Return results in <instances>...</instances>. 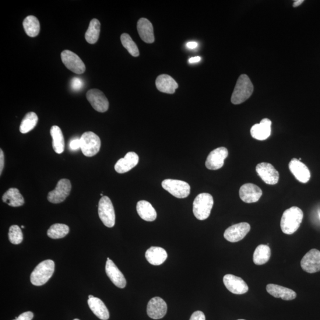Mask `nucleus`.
I'll return each mask as SVG.
<instances>
[{
    "instance_id": "nucleus-1",
    "label": "nucleus",
    "mask_w": 320,
    "mask_h": 320,
    "mask_svg": "<svg viewBox=\"0 0 320 320\" xmlns=\"http://www.w3.org/2000/svg\"><path fill=\"white\" fill-rule=\"evenodd\" d=\"M303 217V212L298 207H290L283 214L280 221L281 230L286 234L291 235L295 233L300 228Z\"/></svg>"
},
{
    "instance_id": "nucleus-2",
    "label": "nucleus",
    "mask_w": 320,
    "mask_h": 320,
    "mask_svg": "<svg viewBox=\"0 0 320 320\" xmlns=\"http://www.w3.org/2000/svg\"><path fill=\"white\" fill-rule=\"evenodd\" d=\"M254 87L251 79L246 75H242L237 80L231 96V102L234 104H240L252 96Z\"/></svg>"
},
{
    "instance_id": "nucleus-3",
    "label": "nucleus",
    "mask_w": 320,
    "mask_h": 320,
    "mask_svg": "<svg viewBox=\"0 0 320 320\" xmlns=\"http://www.w3.org/2000/svg\"><path fill=\"white\" fill-rule=\"evenodd\" d=\"M55 271V263L46 260L35 268L30 275V282L35 286H42L48 282Z\"/></svg>"
},
{
    "instance_id": "nucleus-4",
    "label": "nucleus",
    "mask_w": 320,
    "mask_h": 320,
    "mask_svg": "<svg viewBox=\"0 0 320 320\" xmlns=\"http://www.w3.org/2000/svg\"><path fill=\"white\" fill-rule=\"evenodd\" d=\"M214 205L212 195L207 193H200L196 196L193 204V212L199 220H205L210 216Z\"/></svg>"
},
{
    "instance_id": "nucleus-5",
    "label": "nucleus",
    "mask_w": 320,
    "mask_h": 320,
    "mask_svg": "<svg viewBox=\"0 0 320 320\" xmlns=\"http://www.w3.org/2000/svg\"><path fill=\"white\" fill-rule=\"evenodd\" d=\"M80 149L86 157H93L99 152L101 140L96 133L93 132H86L81 136Z\"/></svg>"
},
{
    "instance_id": "nucleus-6",
    "label": "nucleus",
    "mask_w": 320,
    "mask_h": 320,
    "mask_svg": "<svg viewBox=\"0 0 320 320\" xmlns=\"http://www.w3.org/2000/svg\"><path fill=\"white\" fill-rule=\"evenodd\" d=\"M98 216L105 227H114L115 224V212L113 204L108 196H103L98 202Z\"/></svg>"
},
{
    "instance_id": "nucleus-7",
    "label": "nucleus",
    "mask_w": 320,
    "mask_h": 320,
    "mask_svg": "<svg viewBox=\"0 0 320 320\" xmlns=\"http://www.w3.org/2000/svg\"><path fill=\"white\" fill-rule=\"evenodd\" d=\"M161 185L164 190L177 198H187L191 192V186L184 181L166 179Z\"/></svg>"
},
{
    "instance_id": "nucleus-8",
    "label": "nucleus",
    "mask_w": 320,
    "mask_h": 320,
    "mask_svg": "<svg viewBox=\"0 0 320 320\" xmlns=\"http://www.w3.org/2000/svg\"><path fill=\"white\" fill-rule=\"evenodd\" d=\"M71 191V182L68 179H62L58 182L54 191L48 193V200L52 203H60L67 198Z\"/></svg>"
},
{
    "instance_id": "nucleus-9",
    "label": "nucleus",
    "mask_w": 320,
    "mask_h": 320,
    "mask_svg": "<svg viewBox=\"0 0 320 320\" xmlns=\"http://www.w3.org/2000/svg\"><path fill=\"white\" fill-rule=\"evenodd\" d=\"M61 57L63 64L70 71L81 75L86 71V66L78 55L73 52L65 50L61 53Z\"/></svg>"
},
{
    "instance_id": "nucleus-10",
    "label": "nucleus",
    "mask_w": 320,
    "mask_h": 320,
    "mask_svg": "<svg viewBox=\"0 0 320 320\" xmlns=\"http://www.w3.org/2000/svg\"><path fill=\"white\" fill-rule=\"evenodd\" d=\"M228 156V151L226 148H218L211 152L206 158L205 166L207 169L217 170L222 168L224 161Z\"/></svg>"
},
{
    "instance_id": "nucleus-11",
    "label": "nucleus",
    "mask_w": 320,
    "mask_h": 320,
    "mask_svg": "<svg viewBox=\"0 0 320 320\" xmlns=\"http://www.w3.org/2000/svg\"><path fill=\"white\" fill-rule=\"evenodd\" d=\"M256 170L260 177L265 184L274 185L277 184L279 179V172L271 164L262 163L257 165Z\"/></svg>"
},
{
    "instance_id": "nucleus-12",
    "label": "nucleus",
    "mask_w": 320,
    "mask_h": 320,
    "mask_svg": "<svg viewBox=\"0 0 320 320\" xmlns=\"http://www.w3.org/2000/svg\"><path fill=\"white\" fill-rule=\"evenodd\" d=\"M251 227L247 223L234 224L225 231L224 237L228 241L236 242L241 241L251 231Z\"/></svg>"
},
{
    "instance_id": "nucleus-13",
    "label": "nucleus",
    "mask_w": 320,
    "mask_h": 320,
    "mask_svg": "<svg viewBox=\"0 0 320 320\" xmlns=\"http://www.w3.org/2000/svg\"><path fill=\"white\" fill-rule=\"evenodd\" d=\"M301 266L305 272L314 273L320 271V251L316 249H311L301 262Z\"/></svg>"
},
{
    "instance_id": "nucleus-14",
    "label": "nucleus",
    "mask_w": 320,
    "mask_h": 320,
    "mask_svg": "<svg viewBox=\"0 0 320 320\" xmlns=\"http://www.w3.org/2000/svg\"><path fill=\"white\" fill-rule=\"evenodd\" d=\"M87 99L95 110L104 113L108 110L110 103L102 91L97 89L90 90L86 94Z\"/></svg>"
},
{
    "instance_id": "nucleus-15",
    "label": "nucleus",
    "mask_w": 320,
    "mask_h": 320,
    "mask_svg": "<svg viewBox=\"0 0 320 320\" xmlns=\"http://www.w3.org/2000/svg\"><path fill=\"white\" fill-rule=\"evenodd\" d=\"M223 282L227 289L234 294H244L248 291L247 284L243 279L231 274L224 276Z\"/></svg>"
},
{
    "instance_id": "nucleus-16",
    "label": "nucleus",
    "mask_w": 320,
    "mask_h": 320,
    "mask_svg": "<svg viewBox=\"0 0 320 320\" xmlns=\"http://www.w3.org/2000/svg\"><path fill=\"white\" fill-rule=\"evenodd\" d=\"M167 305L162 298L154 297L149 302L147 305V314L151 318L161 319L166 315Z\"/></svg>"
},
{
    "instance_id": "nucleus-17",
    "label": "nucleus",
    "mask_w": 320,
    "mask_h": 320,
    "mask_svg": "<svg viewBox=\"0 0 320 320\" xmlns=\"http://www.w3.org/2000/svg\"><path fill=\"white\" fill-rule=\"evenodd\" d=\"M262 191L259 186L253 184H246L240 189V199L247 203H255L261 198Z\"/></svg>"
},
{
    "instance_id": "nucleus-18",
    "label": "nucleus",
    "mask_w": 320,
    "mask_h": 320,
    "mask_svg": "<svg viewBox=\"0 0 320 320\" xmlns=\"http://www.w3.org/2000/svg\"><path fill=\"white\" fill-rule=\"evenodd\" d=\"M289 168L295 178L302 184H306L310 179L311 173L308 168L297 158L292 159L289 163Z\"/></svg>"
},
{
    "instance_id": "nucleus-19",
    "label": "nucleus",
    "mask_w": 320,
    "mask_h": 320,
    "mask_svg": "<svg viewBox=\"0 0 320 320\" xmlns=\"http://www.w3.org/2000/svg\"><path fill=\"white\" fill-rule=\"evenodd\" d=\"M105 273L115 286L124 288L126 286L125 276L112 260H108L105 264Z\"/></svg>"
},
{
    "instance_id": "nucleus-20",
    "label": "nucleus",
    "mask_w": 320,
    "mask_h": 320,
    "mask_svg": "<svg viewBox=\"0 0 320 320\" xmlns=\"http://www.w3.org/2000/svg\"><path fill=\"white\" fill-rule=\"evenodd\" d=\"M272 122L268 118L262 119L260 124L253 125L251 133L253 138L259 140H266L271 134Z\"/></svg>"
},
{
    "instance_id": "nucleus-21",
    "label": "nucleus",
    "mask_w": 320,
    "mask_h": 320,
    "mask_svg": "<svg viewBox=\"0 0 320 320\" xmlns=\"http://www.w3.org/2000/svg\"><path fill=\"white\" fill-rule=\"evenodd\" d=\"M138 162V155L134 152H129L125 155L124 158L118 161L115 164V169L118 173H125L135 167Z\"/></svg>"
},
{
    "instance_id": "nucleus-22",
    "label": "nucleus",
    "mask_w": 320,
    "mask_h": 320,
    "mask_svg": "<svg viewBox=\"0 0 320 320\" xmlns=\"http://www.w3.org/2000/svg\"><path fill=\"white\" fill-rule=\"evenodd\" d=\"M266 291L273 297L282 299L283 300L291 301L297 297V293L295 291L278 285L268 284L266 286Z\"/></svg>"
},
{
    "instance_id": "nucleus-23",
    "label": "nucleus",
    "mask_w": 320,
    "mask_h": 320,
    "mask_svg": "<svg viewBox=\"0 0 320 320\" xmlns=\"http://www.w3.org/2000/svg\"><path fill=\"white\" fill-rule=\"evenodd\" d=\"M137 30L141 40L147 44H152L155 41L152 23L146 18H141L137 23Z\"/></svg>"
},
{
    "instance_id": "nucleus-24",
    "label": "nucleus",
    "mask_w": 320,
    "mask_h": 320,
    "mask_svg": "<svg viewBox=\"0 0 320 320\" xmlns=\"http://www.w3.org/2000/svg\"><path fill=\"white\" fill-rule=\"evenodd\" d=\"M156 85L161 92L167 94H174L179 86L174 79L167 75L158 76L156 81Z\"/></svg>"
},
{
    "instance_id": "nucleus-25",
    "label": "nucleus",
    "mask_w": 320,
    "mask_h": 320,
    "mask_svg": "<svg viewBox=\"0 0 320 320\" xmlns=\"http://www.w3.org/2000/svg\"><path fill=\"white\" fill-rule=\"evenodd\" d=\"M167 257L166 251L160 247H151L146 253L147 261L154 266L162 265L166 261Z\"/></svg>"
},
{
    "instance_id": "nucleus-26",
    "label": "nucleus",
    "mask_w": 320,
    "mask_h": 320,
    "mask_svg": "<svg viewBox=\"0 0 320 320\" xmlns=\"http://www.w3.org/2000/svg\"><path fill=\"white\" fill-rule=\"evenodd\" d=\"M136 210L141 219L152 222L157 219V212L151 204L146 200H140L136 205Z\"/></svg>"
},
{
    "instance_id": "nucleus-27",
    "label": "nucleus",
    "mask_w": 320,
    "mask_h": 320,
    "mask_svg": "<svg viewBox=\"0 0 320 320\" xmlns=\"http://www.w3.org/2000/svg\"><path fill=\"white\" fill-rule=\"evenodd\" d=\"M87 302L91 310L98 318L102 320H108L110 318V312L106 306L99 298L96 297L90 298Z\"/></svg>"
},
{
    "instance_id": "nucleus-28",
    "label": "nucleus",
    "mask_w": 320,
    "mask_h": 320,
    "mask_svg": "<svg viewBox=\"0 0 320 320\" xmlns=\"http://www.w3.org/2000/svg\"><path fill=\"white\" fill-rule=\"evenodd\" d=\"M3 202L10 206L19 207L24 203L23 196L17 188H10L3 196Z\"/></svg>"
},
{
    "instance_id": "nucleus-29",
    "label": "nucleus",
    "mask_w": 320,
    "mask_h": 320,
    "mask_svg": "<svg viewBox=\"0 0 320 320\" xmlns=\"http://www.w3.org/2000/svg\"><path fill=\"white\" fill-rule=\"evenodd\" d=\"M50 132L52 138L53 149L55 153L62 154L65 150V141L61 128L58 126H53Z\"/></svg>"
},
{
    "instance_id": "nucleus-30",
    "label": "nucleus",
    "mask_w": 320,
    "mask_h": 320,
    "mask_svg": "<svg viewBox=\"0 0 320 320\" xmlns=\"http://www.w3.org/2000/svg\"><path fill=\"white\" fill-rule=\"evenodd\" d=\"M271 256V251L268 245L258 246L253 254V262L256 265H263L268 262Z\"/></svg>"
},
{
    "instance_id": "nucleus-31",
    "label": "nucleus",
    "mask_w": 320,
    "mask_h": 320,
    "mask_svg": "<svg viewBox=\"0 0 320 320\" xmlns=\"http://www.w3.org/2000/svg\"><path fill=\"white\" fill-rule=\"evenodd\" d=\"M23 26L26 33L30 37H36L40 32V22L37 17L33 16L26 17L23 21Z\"/></svg>"
},
{
    "instance_id": "nucleus-32",
    "label": "nucleus",
    "mask_w": 320,
    "mask_h": 320,
    "mask_svg": "<svg viewBox=\"0 0 320 320\" xmlns=\"http://www.w3.org/2000/svg\"><path fill=\"white\" fill-rule=\"evenodd\" d=\"M101 24L97 19H94L91 20L89 27L85 34V38L88 43L90 44H96L99 38Z\"/></svg>"
},
{
    "instance_id": "nucleus-33",
    "label": "nucleus",
    "mask_w": 320,
    "mask_h": 320,
    "mask_svg": "<svg viewBox=\"0 0 320 320\" xmlns=\"http://www.w3.org/2000/svg\"><path fill=\"white\" fill-rule=\"evenodd\" d=\"M38 117L34 112H31L27 114L23 118L20 126V131L22 133H26L33 130L37 126Z\"/></svg>"
},
{
    "instance_id": "nucleus-34",
    "label": "nucleus",
    "mask_w": 320,
    "mask_h": 320,
    "mask_svg": "<svg viewBox=\"0 0 320 320\" xmlns=\"http://www.w3.org/2000/svg\"><path fill=\"white\" fill-rule=\"evenodd\" d=\"M69 228L65 224H55L49 228L47 235L52 239L64 238L69 233Z\"/></svg>"
},
{
    "instance_id": "nucleus-35",
    "label": "nucleus",
    "mask_w": 320,
    "mask_h": 320,
    "mask_svg": "<svg viewBox=\"0 0 320 320\" xmlns=\"http://www.w3.org/2000/svg\"><path fill=\"white\" fill-rule=\"evenodd\" d=\"M121 41L122 44L130 54L134 57H138L139 55L138 48L128 34H122L121 37Z\"/></svg>"
},
{
    "instance_id": "nucleus-36",
    "label": "nucleus",
    "mask_w": 320,
    "mask_h": 320,
    "mask_svg": "<svg viewBox=\"0 0 320 320\" xmlns=\"http://www.w3.org/2000/svg\"><path fill=\"white\" fill-rule=\"evenodd\" d=\"M9 238L13 244H19L23 241V233L22 230L18 226L14 225L10 227L9 232Z\"/></svg>"
},
{
    "instance_id": "nucleus-37",
    "label": "nucleus",
    "mask_w": 320,
    "mask_h": 320,
    "mask_svg": "<svg viewBox=\"0 0 320 320\" xmlns=\"http://www.w3.org/2000/svg\"><path fill=\"white\" fill-rule=\"evenodd\" d=\"M72 89L74 91H78L82 90L84 87V82L80 78H73L71 81Z\"/></svg>"
},
{
    "instance_id": "nucleus-38",
    "label": "nucleus",
    "mask_w": 320,
    "mask_h": 320,
    "mask_svg": "<svg viewBox=\"0 0 320 320\" xmlns=\"http://www.w3.org/2000/svg\"><path fill=\"white\" fill-rule=\"evenodd\" d=\"M81 143L80 139L75 138L70 141L69 144V149L72 151H77L80 149Z\"/></svg>"
},
{
    "instance_id": "nucleus-39",
    "label": "nucleus",
    "mask_w": 320,
    "mask_h": 320,
    "mask_svg": "<svg viewBox=\"0 0 320 320\" xmlns=\"http://www.w3.org/2000/svg\"><path fill=\"white\" fill-rule=\"evenodd\" d=\"M33 318V314L32 312L27 311L23 312L20 314L18 317H16L14 320H31Z\"/></svg>"
},
{
    "instance_id": "nucleus-40",
    "label": "nucleus",
    "mask_w": 320,
    "mask_h": 320,
    "mask_svg": "<svg viewBox=\"0 0 320 320\" xmlns=\"http://www.w3.org/2000/svg\"><path fill=\"white\" fill-rule=\"evenodd\" d=\"M189 320H206V318L203 312L197 311L193 313Z\"/></svg>"
},
{
    "instance_id": "nucleus-41",
    "label": "nucleus",
    "mask_w": 320,
    "mask_h": 320,
    "mask_svg": "<svg viewBox=\"0 0 320 320\" xmlns=\"http://www.w3.org/2000/svg\"><path fill=\"white\" fill-rule=\"evenodd\" d=\"M5 166V156L3 150H0V174L2 175Z\"/></svg>"
},
{
    "instance_id": "nucleus-42",
    "label": "nucleus",
    "mask_w": 320,
    "mask_h": 320,
    "mask_svg": "<svg viewBox=\"0 0 320 320\" xmlns=\"http://www.w3.org/2000/svg\"><path fill=\"white\" fill-rule=\"evenodd\" d=\"M198 43H197V42H188L187 45H186V46H187L188 48L190 49H196L197 47H198Z\"/></svg>"
},
{
    "instance_id": "nucleus-43",
    "label": "nucleus",
    "mask_w": 320,
    "mask_h": 320,
    "mask_svg": "<svg viewBox=\"0 0 320 320\" xmlns=\"http://www.w3.org/2000/svg\"><path fill=\"white\" fill-rule=\"evenodd\" d=\"M201 58L200 57H195L193 58H191L189 59V62L190 64H194V63L198 62L200 61Z\"/></svg>"
},
{
    "instance_id": "nucleus-44",
    "label": "nucleus",
    "mask_w": 320,
    "mask_h": 320,
    "mask_svg": "<svg viewBox=\"0 0 320 320\" xmlns=\"http://www.w3.org/2000/svg\"><path fill=\"white\" fill-rule=\"evenodd\" d=\"M304 0H296V1H295L294 3V8H297V7L302 5V3H304Z\"/></svg>"
},
{
    "instance_id": "nucleus-45",
    "label": "nucleus",
    "mask_w": 320,
    "mask_h": 320,
    "mask_svg": "<svg viewBox=\"0 0 320 320\" xmlns=\"http://www.w3.org/2000/svg\"><path fill=\"white\" fill-rule=\"evenodd\" d=\"M94 297L93 296V295H89V299H90V298H94Z\"/></svg>"
},
{
    "instance_id": "nucleus-46",
    "label": "nucleus",
    "mask_w": 320,
    "mask_h": 320,
    "mask_svg": "<svg viewBox=\"0 0 320 320\" xmlns=\"http://www.w3.org/2000/svg\"><path fill=\"white\" fill-rule=\"evenodd\" d=\"M100 196H102V197L104 196L102 194V193H101Z\"/></svg>"
},
{
    "instance_id": "nucleus-47",
    "label": "nucleus",
    "mask_w": 320,
    "mask_h": 320,
    "mask_svg": "<svg viewBox=\"0 0 320 320\" xmlns=\"http://www.w3.org/2000/svg\"><path fill=\"white\" fill-rule=\"evenodd\" d=\"M237 320H245V319H237Z\"/></svg>"
},
{
    "instance_id": "nucleus-48",
    "label": "nucleus",
    "mask_w": 320,
    "mask_h": 320,
    "mask_svg": "<svg viewBox=\"0 0 320 320\" xmlns=\"http://www.w3.org/2000/svg\"><path fill=\"white\" fill-rule=\"evenodd\" d=\"M74 320H80V319H77V318H76V319H74Z\"/></svg>"
},
{
    "instance_id": "nucleus-49",
    "label": "nucleus",
    "mask_w": 320,
    "mask_h": 320,
    "mask_svg": "<svg viewBox=\"0 0 320 320\" xmlns=\"http://www.w3.org/2000/svg\"><path fill=\"white\" fill-rule=\"evenodd\" d=\"M22 228H24V226H22Z\"/></svg>"
},
{
    "instance_id": "nucleus-50",
    "label": "nucleus",
    "mask_w": 320,
    "mask_h": 320,
    "mask_svg": "<svg viewBox=\"0 0 320 320\" xmlns=\"http://www.w3.org/2000/svg\"><path fill=\"white\" fill-rule=\"evenodd\" d=\"M107 260H110V258H108Z\"/></svg>"
},
{
    "instance_id": "nucleus-51",
    "label": "nucleus",
    "mask_w": 320,
    "mask_h": 320,
    "mask_svg": "<svg viewBox=\"0 0 320 320\" xmlns=\"http://www.w3.org/2000/svg\"><path fill=\"white\" fill-rule=\"evenodd\" d=\"M319 218H320V214H319Z\"/></svg>"
}]
</instances>
